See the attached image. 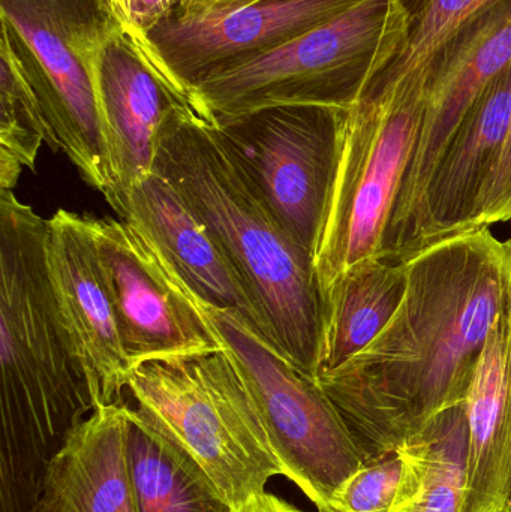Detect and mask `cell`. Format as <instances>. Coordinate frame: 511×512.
Here are the masks:
<instances>
[{"label": "cell", "mask_w": 511, "mask_h": 512, "mask_svg": "<svg viewBox=\"0 0 511 512\" xmlns=\"http://www.w3.org/2000/svg\"><path fill=\"white\" fill-rule=\"evenodd\" d=\"M57 152L38 95L20 56L2 27L0 35V191H14L24 171H33L42 144Z\"/></svg>", "instance_id": "cell-21"}, {"label": "cell", "mask_w": 511, "mask_h": 512, "mask_svg": "<svg viewBox=\"0 0 511 512\" xmlns=\"http://www.w3.org/2000/svg\"><path fill=\"white\" fill-rule=\"evenodd\" d=\"M93 84L110 177L105 201L122 219L129 192L152 174L159 131L180 99L126 44L119 29L93 65Z\"/></svg>", "instance_id": "cell-14"}, {"label": "cell", "mask_w": 511, "mask_h": 512, "mask_svg": "<svg viewBox=\"0 0 511 512\" xmlns=\"http://www.w3.org/2000/svg\"><path fill=\"white\" fill-rule=\"evenodd\" d=\"M128 403L99 406L69 436L32 512H137L125 454Z\"/></svg>", "instance_id": "cell-18"}, {"label": "cell", "mask_w": 511, "mask_h": 512, "mask_svg": "<svg viewBox=\"0 0 511 512\" xmlns=\"http://www.w3.org/2000/svg\"><path fill=\"white\" fill-rule=\"evenodd\" d=\"M92 225L131 369L222 351L198 313L165 279L155 251L137 228L123 219L95 216Z\"/></svg>", "instance_id": "cell-12"}, {"label": "cell", "mask_w": 511, "mask_h": 512, "mask_svg": "<svg viewBox=\"0 0 511 512\" xmlns=\"http://www.w3.org/2000/svg\"><path fill=\"white\" fill-rule=\"evenodd\" d=\"M153 171L209 228L242 279L267 339L317 379L323 312L314 256L282 228L215 123L191 102L171 105Z\"/></svg>", "instance_id": "cell-3"}, {"label": "cell", "mask_w": 511, "mask_h": 512, "mask_svg": "<svg viewBox=\"0 0 511 512\" xmlns=\"http://www.w3.org/2000/svg\"><path fill=\"white\" fill-rule=\"evenodd\" d=\"M126 388L135 405L212 478L234 510L284 468L257 411L224 351L149 361L131 369Z\"/></svg>", "instance_id": "cell-6"}, {"label": "cell", "mask_w": 511, "mask_h": 512, "mask_svg": "<svg viewBox=\"0 0 511 512\" xmlns=\"http://www.w3.org/2000/svg\"><path fill=\"white\" fill-rule=\"evenodd\" d=\"M344 111L290 105L215 122L270 212L312 256L335 182Z\"/></svg>", "instance_id": "cell-9"}, {"label": "cell", "mask_w": 511, "mask_h": 512, "mask_svg": "<svg viewBox=\"0 0 511 512\" xmlns=\"http://www.w3.org/2000/svg\"><path fill=\"white\" fill-rule=\"evenodd\" d=\"M186 0H105L128 44L147 38L149 33Z\"/></svg>", "instance_id": "cell-26"}, {"label": "cell", "mask_w": 511, "mask_h": 512, "mask_svg": "<svg viewBox=\"0 0 511 512\" xmlns=\"http://www.w3.org/2000/svg\"><path fill=\"white\" fill-rule=\"evenodd\" d=\"M511 221V111L509 128L497 164L483 188L470 231Z\"/></svg>", "instance_id": "cell-25"}, {"label": "cell", "mask_w": 511, "mask_h": 512, "mask_svg": "<svg viewBox=\"0 0 511 512\" xmlns=\"http://www.w3.org/2000/svg\"><path fill=\"white\" fill-rule=\"evenodd\" d=\"M511 111V65L479 96L444 150L420 206L405 259L468 233L483 188L506 140Z\"/></svg>", "instance_id": "cell-15"}, {"label": "cell", "mask_w": 511, "mask_h": 512, "mask_svg": "<svg viewBox=\"0 0 511 512\" xmlns=\"http://www.w3.org/2000/svg\"><path fill=\"white\" fill-rule=\"evenodd\" d=\"M422 487L419 460L410 445L366 460L333 495L330 512H401Z\"/></svg>", "instance_id": "cell-24"}, {"label": "cell", "mask_w": 511, "mask_h": 512, "mask_svg": "<svg viewBox=\"0 0 511 512\" xmlns=\"http://www.w3.org/2000/svg\"><path fill=\"white\" fill-rule=\"evenodd\" d=\"M410 24L404 0H362L282 47L194 87L210 122L290 105L353 107L398 59Z\"/></svg>", "instance_id": "cell-4"}, {"label": "cell", "mask_w": 511, "mask_h": 512, "mask_svg": "<svg viewBox=\"0 0 511 512\" xmlns=\"http://www.w3.org/2000/svg\"><path fill=\"white\" fill-rule=\"evenodd\" d=\"M122 219L158 249L198 297L239 313L264 334L257 309L230 259L161 174L152 171L132 188Z\"/></svg>", "instance_id": "cell-16"}, {"label": "cell", "mask_w": 511, "mask_h": 512, "mask_svg": "<svg viewBox=\"0 0 511 512\" xmlns=\"http://www.w3.org/2000/svg\"><path fill=\"white\" fill-rule=\"evenodd\" d=\"M408 11L407 44L398 59L371 84L368 92H410L426 86L435 54L465 26L501 0H404Z\"/></svg>", "instance_id": "cell-22"}, {"label": "cell", "mask_w": 511, "mask_h": 512, "mask_svg": "<svg viewBox=\"0 0 511 512\" xmlns=\"http://www.w3.org/2000/svg\"><path fill=\"white\" fill-rule=\"evenodd\" d=\"M362 0H186L149 33L152 71L192 98L206 78L270 53Z\"/></svg>", "instance_id": "cell-10"}, {"label": "cell", "mask_w": 511, "mask_h": 512, "mask_svg": "<svg viewBox=\"0 0 511 512\" xmlns=\"http://www.w3.org/2000/svg\"><path fill=\"white\" fill-rule=\"evenodd\" d=\"M407 445L419 460L422 487L401 512H462L468 478L465 403L438 415Z\"/></svg>", "instance_id": "cell-23"}, {"label": "cell", "mask_w": 511, "mask_h": 512, "mask_svg": "<svg viewBox=\"0 0 511 512\" xmlns=\"http://www.w3.org/2000/svg\"><path fill=\"white\" fill-rule=\"evenodd\" d=\"M511 65V0H501L459 29L435 54L426 77L422 134L402 182L386 259L404 261L429 180L465 116Z\"/></svg>", "instance_id": "cell-11"}, {"label": "cell", "mask_w": 511, "mask_h": 512, "mask_svg": "<svg viewBox=\"0 0 511 512\" xmlns=\"http://www.w3.org/2000/svg\"><path fill=\"white\" fill-rule=\"evenodd\" d=\"M404 261L407 288L389 324L317 378L368 460L399 450L465 403L489 330L511 303V239L489 227Z\"/></svg>", "instance_id": "cell-1"}, {"label": "cell", "mask_w": 511, "mask_h": 512, "mask_svg": "<svg viewBox=\"0 0 511 512\" xmlns=\"http://www.w3.org/2000/svg\"><path fill=\"white\" fill-rule=\"evenodd\" d=\"M407 288L405 261L374 259L357 265L321 298L317 378L366 348L398 310Z\"/></svg>", "instance_id": "cell-20"}, {"label": "cell", "mask_w": 511, "mask_h": 512, "mask_svg": "<svg viewBox=\"0 0 511 512\" xmlns=\"http://www.w3.org/2000/svg\"><path fill=\"white\" fill-rule=\"evenodd\" d=\"M426 111V86L366 92L342 116L335 182L314 255L321 298L348 271L386 259L390 224Z\"/></svg>", "instance_id": "cell-7"}, {"label": "cell", "mask_w": 511, "mask_h": 512, "mask_svg": "<svg viewBox=\"0 0 511 512\" xmlns=\"http://www.w3.org/2000/svg\"><path fill=\"white\" fill-rule=\"evenodd\" d=\"M125 454L137 512H236L197 460L129 405Z\"/></svg>", "instance_id": "cell-19"}, {"label": "cell", "mask_w": 511, "mask_h": 512, "mask_svg": "<svg viewBox=\"0 0 511 512\" xmlns=\"http://www.w3.org/2000/svg\"><path fill=\"white\" fill-rule=\"evenodd\" d=\"M236 512H303L296 505L285 501L281 496L273 493L263 492L260 495L252 496Z\"/></svg>", "instance_id": "cell-27"}, {"label": "cell", "mask_w": 511, "mask_h": 512, "mask_svg": "<svg viewBox=\"0 0 511 512\" xmlns=\"http://www.w3.org/2000/svg\"><path fill=\"white\" fill-rule=\"evenodd\" d=\"M47 221L0 191V512H32L48 468L95 411L51 288Z\"/></svg>", "instance_id": "cell-2"}, {"label": "cell", "mask_w": 511, "mask_h": 512, "mask_svg": "<svg viewBox=\"0 0 511 512\" xmlns=\"http://www.w3.org/2000/svg\"><path fill=\"white\" fill-rule=\"evenodd\" d=\"M150 246L165 279L198 313L230 358L284 477L318 512H330L336 490L368 459L326 391L239 313L198 297Z\"/></svg>", "instance_id": "cell-5"}, {"label": "cell", "mask_w": 511, "mask_h": 512, "mask_svg": "<svg viewBox=\"0 0 511 512\" xmlns=\"http://www.w3.org/2000/svg\"><path fill=\"white\" fill-rule=\"evenodd\" d=\"M465 411L468 478L462 512H511V303L486 337Z\"/></svg>", "instance_id": "cell-17"}, {"label": "cell", "mask_w": 511, "mask_h": 512, "mask_svg": "<svg viewBox=\"0 0 511 512\" xmlns=\"http://www.w3.org/2000/svg\"><path fill=\"white\" fill-rule=\"evenodd\" d=\"M8 32L38 95L57 152L107 200V159L96 108L93 65L116 20L105 0H0Z\"/></svg>", "instance_id": "cell-8"}, {"label": "cell", "mask_w": 511, "mask_h": 512, "mask_svg": "<svg viewBox=\"0 0 511 512\" xmlns=\"http://www.w3.org/2000/svg\"><path fill=\"white\" fill-rule=\"evenodd\" d=\"M45 259L54 298L86 373L95 409L123 402L131 367L96 251L92 215L59 209L47 219Z\"/></svg>", "instance_id": "cell-13"}]
</instances>
